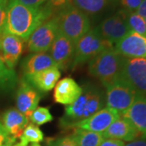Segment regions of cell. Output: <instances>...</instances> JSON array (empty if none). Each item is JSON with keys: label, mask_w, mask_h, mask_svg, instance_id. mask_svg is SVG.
Returning a JSON list of instances; mask_svg holds the SVG:
<instances>
[{"label": "cell", "mask_w": 146, "mask_h": 146, "mask_svg": "<svg viewBox=\"0 0 146 146\" xmlns=\"http://www.w3.org/2000/svg\"><path fill=\"white\" fill-rule=\"evenodd\" d=\"M12 146H21V145L19 144V143H17V144H14Z\"/></svg>", "instance_id": "obj_37"}, {"label": "cell", "mask_w": 146, "mask_h": 146, "mask_svg": "<svg viewBox=\"0 0 146 146\" xmlns=\"http://www.w3.org/2000/svg\"><path fill=\"white\" fill-rule=\"evenodd\" d=\"M103 85L106 88V107L115 110L120 115L129 109L135 101L141 97L128 84L120 78Z\"/></svg>", "instance_id": "obj_6"}, {"label": "cell", "mask_w": 146, "mask_h": 146, "mask_svg": "<svg viewBox=\"0 0 146 146\" xmlns=\"http://www.w3.org/2000/svg\"><path fill=\"white\" fill-rule=\"evenodd\" d=\"M60 76L59 69L57 67H52L29 76H25L24 79L40 93H46L54 88Z\"/></svg>", "instance_id": "obj_17"}, {"label": "cell", "mask_w": 146, "mask_h": 146, "mask_svg": "<svg viewBox=\"0 0 146 146\" xmlns=\"http://www.w3.org/2000/svg\"><path fill=\"white\" fill-rule=\"evenodd\" d=\"M105 105L106 97L102 90L95 84H85L78 98L65 107L64 115L59 119V125L65 129L76 127L79 123L103 109Z\"/></svg>", "instance_id": "obj_2"}, {"label": "cell", "mask_w": 146, "mask_h": 146, "mask_svg": "<svg viewBox=\"0 0 146 146\" xmlns=\"http://www.w3.org/2000/svg\"><path fill=\"white\" fill-rule=\"evenodd\" d=\"M25 48V41L19 36L3 32L0 34V55L5 65L11 70L18 63Z\"/></svg>", "instance_id": "obj_11"}, {"label": "cell", "mask_w": 146, "mask_h": 146, "mask_svg": "<svg viewBox=\"0 0 146 146\" xmlns=\"http://www.w3.org/2000/svg\"><path fill=\"white\" fill-rule=\"evenodd\" d=\"M19 144L21 146H28L29 143H39L44 140V134L41 129L33 123H29L23 131L20 137Z\"/></svg>", "instance_id": "obj_24"}, {"label": "cell", "mask_w": 146, "mask_h": 146, "mask_svg": "<svg viewBox=\"0 0 146 146\" xmlns=\"http://www.w3.org/2000/svg\"><path fill=\"white\" fill-rule=\"evenodd\" d=\"M124 146H146V137L131 141L130 143L127 144Z\"/></svg>", "instance_id": "obj_35"}, {"label": "cell", "mask_w": 146, "mask_h": 146, "mask_svg": "<svg viewBox=\"0 0 146 146\" xmlns=\"http://www.w3.org/2000/svg\"><path fill=\"white\" fill-rule=\"evenodd\" d=\"M115 50L124 58H146V36L130 31L115 43Z\"/></svg>", "instance_id": "obj_13"}, {"label": "cell", "mask_w": 146, "mask_h": 146, "mask_svg": "<svg viewBox=\"0 0 146 146\" xmlns=\"http://www.w3.org/2000/svg\"><path fill=\"white\" fill-rule=\"evenodd\" d=\"M127 21L131 31L146 36V24L144 18L136 12H127Z\"/></svg>", "instance_id": "obj_25"}, {"label": "cell", "mask_w": 146, "mask_h": 146, "mask_svg": "<svg viewBox=\"0 0 146 146\" xmlns=\"http://www.w3.org/2000/svg\"><path fill=\"white\" fill-rule=\"evenodd\" d=\"M58 33L54 18L43 23L31 34L28 39V50L30 53L46 52L52 46Z\"/></svg>", "instance_id": "obj_8"}, {"label": "cell", "mask_w": 146, "mask_h": 146, "mask_svg": "<svg viewBox=\"0 0 146 146\" xmlns=\"http://www.w3.org/2000/svg\"><path fill=\"white\" fill-rule=\"evenodd\" d=\"M26 116L21 114L16 108L7 110L2 116V123L9 134V136L16 141L23 133V131L29 124Z\"/></svg>", "instance_id": "obj_19"}, {"label": "cell", "mask_w": 146, "mask_h": 146, "mask_svg": "<svg viewBox=\"0 0 146 146\" xmlns=\"http://www.w3.org/2000/svg\"><path fill=\"white\" fill-rule=\"evenodd\" d=\"M127 12L126 11H118L115 14L106 18L98 27V31L106 41L114 44L121 40L131 31L127 21Z\"/></svg>", "instance_id": "obj_9"}, {"label": "cell", "mask_w": 146, "mask_h": 146, "mask_svg": "<svg viewBox=\"0 0 146 146\" xmlns=\"http://www.w3.org/2000/svg\"><path fill=\"white\" fill-rule=\"evenodd\" d=\"M123 10L127 12H135L141 3L142 0H119Z\"/></svg>", "instance_id": "obj_29"}, {"label": "cell", "mask_w": 146, "mask_h": 146, "mask_svg": "<svg viewBox=\"0 0 146 146\" xmlns=\"http://www.w3.org/2000/svg\"><path fill=\"white\" fill-rule=\"evenodd\" d=\"M15 143L16 141L9 136L4 126L0 121V146H12Z\"/></svg>", "instance_id": "obj_28"}, {"label": "cell", "mask_w": 146, "mask_h": 146, "mask_svg": "<svg viewBox=\"0 0 146 146\" xmlns=\"http://www.w3.org/2000/svg\"><path fill=\"white\" fill-rule=\"evenodd\" d=\"M124 57L120 55L115 47L105 50L89 62V73L98 79L102 84L119 77Z\"/></svg>", "instance_id": "obj_4"}, {"label": "cell", "mask_w": 146, "mask_h": 146, "mask_svg": "<svg viewBox=\"0 0 146 146\" xmlns=\"http://www.w3.org/2000/svg\"><path fill=\"white\" fill-rule=\"evenodd\" d=\"M70 0H47L46 3L51 7V9L57 12L61 8L67 6L68 3H70Z\"/></svg>", "instance_id": "obj_31"}, {"label": "cell", "mask_w": 146, "mask_h": 146, "mask_svg": "<svg viewBox=\"0 0 146 146\" xmlns=\"http://www.w3.org/2000/svg\"><path fill=\"white\" fill-rule=\"evenodd\" d=\"M41 98V93L23 78L16 94V109L28 119H30L33 112L37 107Z\"/></svg>", "instance_id": "obj_12"}, {"label": "cell", "mask_w": 146, "mask_h": 146, "mask_svg": "<svg viewBox=\"0 0 146 146\" xmlns=\"http://www.w3.org/2000/svg\"><path fill=\"white\" fill-rule=\"evenodd\" d=\"M17 80L16 72L6 66L0 55V89L3 91L12 90L16 87Z\"/></svg>", "instance_id": "obj_23"}, {"label": "cell", "mask_w": 146, "mask_h": 146, "mask_svg": "<svg viewBox=\"0 0 146 146\" xmlns=\"http://www.w3.org/2000/svg\"><path fill=\"white\" fill-rule=\"evenodd\" d=\"M23 5L30 7H40L46 4L47 0H16Z\"/></svg>", "instance_id": "obj_32"}, {"label": "cell", "mask_w": 146, "mask_h": 146, "mask_svg": "<svg viewBox=\"0 0 146 146\" xmlns=\"http://www.w3.org/2000/svg\"><path fill=\"white\" fill-rule=\"evenodd\" d=\"M46 146H78L75 134L50 140L46 143Z\"/></svg>", "instance_id": "obj_27"}, {"label": "cell", "mask_w": 146, "mask_h": 146, "mask_svg": "<svg viewBox=\"0 0 146 146\" xmlns=\"http://www.w3.org/2000/svg\"><path fill=\"white\" fill-rule=\"evenodd\" d=\"M56 67L50 54L46 52L31 53L21 63V70L24 77L29 76L48 68Z\"/></svg>", "instance_id": "obj_18"}, {"label": "cell", "mask_w": 146, "mask_h": 146, "mask_svg": "<svg viewBox=\"0 0 146 146\" xmlns=\"http://www.w3.org/2000/svg\"><path fill=\"white\" fill-rule=\"evenodd\" d=\"M119 0H70L71 3L88 16L98 15Z\"/></svg>", "instance_id": "obj_21"}, {"label": "cell", "mask_w": 146, "mask_h": 146, "mask_svg": "<svg viewBox=\"0 0 146 146\" xmlns=\"http://www.w3.org/2000/svg\"><path fill=\"white\" fill-rule=\"evenodd\" d=\"M119 78L128 84L139 95L146 97V58H124Z\"/></svg>", "instance_id": "obj_7"}, {"label": "cell", "mask_w": 146, "mask_h": 146, "mask_svg": "<svg viewBox=\"0 0 146 146\" xmlns=\"http://www.w3.org/2000/svg\"><path fill=\"white\" fill-rule=\"evenodd\" d=\"M125 143L123 141L111 139V138H104V140L102 141L99 146H124Z\"/></svg>", "instance_id": "obj_33"}, {"label": "cell", "mask_w": 146, "mask_h": 146, "mask_svg": "<svg viewBox=\"0 0 146 146\" xmlns=\"http://www.w3.org/2000/svg\"><path fill=\"white\" fill-rule=\"evenodd\" d=\"M9 0H0V34L3 32Z\"/></svg>", "instance_id": "obj_30"}, {"label": "cell", "mask_w": 146, "mask_h": 146, "mask_svg": "<svg viewBox=\"0 0 146 146\" xmlns=\"http://www.w3.org/2000/svg\"><path fill=\"white\" fill-rule=\"evenodd\" d=\"M120 117L121 115L118 111L109 107H104L87 119L79 123L76 128L103 133L112 123Z\"/></svg>", "instance_id": "obj_14"}, {"label": "cell", "mask_w": 146, "mask_h": 146, "mask_svg": "<svg viewBox=\"0 0 146 146\" xmlns=\"http://www.w3.org/2000/svg\"><path fill=\"white\" fill-rule=\"evenodd\" d=\"M137 15L141 16L142 18L145 19L146 18V0H142L141 3L138 7V8L135 11Z\"/></svg>", "instance_id": "obj_34"}, {"label": "cell", "mask_w": 146, "mask_h": 146, "mask_svg": "<svg viewBox=\"0 0 146 146\" xmlns=\"http://www.w3.org/2000/svg\"><path fill=\"white\" fill-rule=\"evenodd\" d=\"M145 24H146V18H145Z\"/></svg>", "instance_id": "obj_38"}, {"label": "cell", "mask_w": 146, "mask_h": 146, "mask_svg": "<svg viewBox=\"0 0 146 146\" xmlns=\"http://www.w3.org/2000/svg\"><path fill=\"white\" fill-rule=\"evenodd\" d=\"M122 117L128 119L135 126L142 138L146 137V97H139L129 109L123 112Z\"/></svg>", "instance_id": "obj_20"}, {"label": "cell", "mask_w": 146, "mask_h": 146, "mask_svg": "<svg viewBox=\"0 0 146 146\" xmlns=\"http://www.w3.org/2000/svg\"><path fill=\"white\" fill-rule=\"evenodd\" d=\"M29 119L32 121V123L36 126H41L51 122L53 116L50 112V110L47 107H36V110L33 112Z\"/></svg>", "instance_id": "obj_26"}, {"label": "cell", "mask_w": 146, "mask_h": 146, "mask_svg": "<svg viewBox=\"0 0 146 146\" xmlns=\"http://www.w3.org/2000/svg\"><path fill=\"white\" fill-rule=\"evenodd\" d=\"M75 48L76 45L69 38L61 33H58L49 50L50 57L58 69L67 70L72 67L75 55Z\"/></svg>", "instance_id": "obj_10"}, {"label": "cell", "mask_w": 146, "mask_h": 146, "mask_svg": "<svg viewBox=\"0 0 146 146\" xmlns=\"http://www.w3.org/2000/svg\"><path fill=\"white\" fill-rule=\"evenodd\" d=\"M53 17L57 23L58 32L75 45L91 29L89 16L71 3L58 11Z\"/></svg>", "instance_id": "obj_3"}, {"label": "cell", "mask_w": 146, "mask_h": 146, "mask_svg": "<svg viewBox=\"0 0 146 146\" xmlns=\"http://www.w3.org/2000/svg\"><path fill=\"white\" fill-rule=\"evenodd\" d=\"M78 146H99L104 140L102 133L76 128L74 132Z\"/></svg>", "instance_id": "obj_22"}, {"label": "cell", "mask_w": 146, "mask_h": 146, "mask_svg": "<svg viewBox=\"0 0 146 146\" xmlns=\"http://www.w3.org/2000/svg\"><path fill=\"white\" fill-rule=\"evenodd\" d=\"M53 16L54 11L47 3L40 7H30L16 0H9L3 32L27 42L32 33Z\"/></svg>", "instance_id": "obj_1"}, {"label": "cell", "mask_w": 146, "mask_h": 146, "mask_svg": "<svg viewBox=\"0 0 146 146\" xmlns=\"http://www.w3.org/2000/svg\"><path fill=\"white\" fill-rule=\"evenodd\" d=\"M81 92L82 87L72 78L65 77L58 81L54 86V99L57 103L69 106L78 98Z\"/></svg>", "instance_id": "obj_16"}, {"label": "cell", "mask_w": 146, "mask_h": 146, "mask_svg": "<svg viewBox=\"0 0 146 146\" xmlns=\"http://www.w3.org/2000/svg\"><path fill=\"white\" fill-rule=\"evenodd\" d=\"M113 47V44L102 36L98 27L90 29L76 44L72 68L73 69L80 64L89 62L103 50Z\"/></svg>", "instance_id": "obj_5"}, {"label": "cell", "mask_w": 146, "mask_h": 146, "mask_svg": "<svg viewBox=\"0 0 146 146\" xmlns=\"http://www.w3.org/2000/svg\"><path fill=\"white\" fill-rule=\"evenodd\" d=\"M31 146H41L38 143H33Z\"/></svg>", "instance_id": "obj_36"}, {"label": "cell", "mask_w": 146, "mask_h": 146, "mask_svg": "<svg viewBox=\"0 0 146 146\" xmlns=\"http://www.w3.org/2000/svg\"><path fill=\"white\" fill-rule=\"evenodd\" d=\"M104 138H111L123 141H133L142 138L139 131L130 121L120 117L112 123L109 127L102 133Z\"/></svg>", "instance_id": "obj_15"}]
</instances>
